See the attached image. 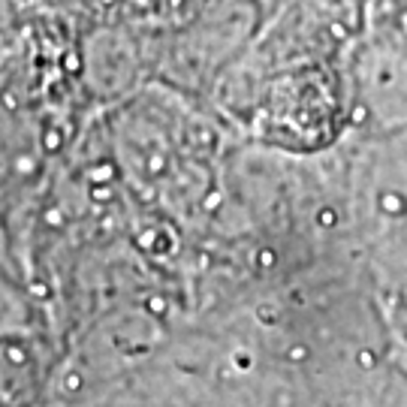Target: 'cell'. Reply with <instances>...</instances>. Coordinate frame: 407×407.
Segmentation results:
<instances>
[{"label":"cell","instance_id":"obj_1","mask_svg":"<svg viewBox=\"0 0 407 407\" xmlns=\"http://www.w3.org/2000/svg\"><path fill=\"white\" fill-rule=\"evenodd\" d=\"M329 3H338V6H353V3H362V0H329Z\"/></svg>","mask_w":407,"mask_h":407}]
</instances>
